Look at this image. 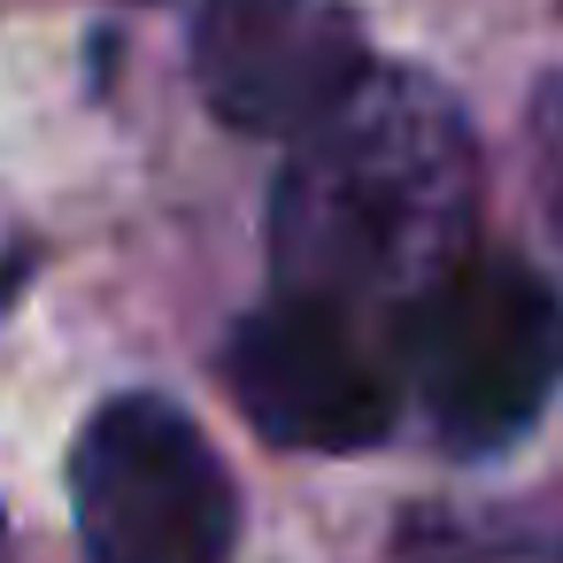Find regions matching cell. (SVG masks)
<instances>
[{
  "label": "cell",
  "mask_w": 563,
  "mask_h": 563,
  "mask_svg": "<svg viewBox=\"0 0 563 563\" xmlns=\"http://www.w3.org/2000/svg\"><path fill=\"white\" fill-rule=\"evenodd\" d=\"M471 209L478 155L455 101L432 78L371 70L286 155L271 194L278 294L401 309L471 247Z\"/></svg>",
  "instance_id": "obj_1"
},
{
  "label": "cell",
  "mask_w": 563,
  "mask_h": 563,
  "mask_svg": "<svg viewBox=\"0 0 563 563\" xmlns=\"http://www.w3.org/2000/svg\"><path fill=\"white\" fill-rule=\"evenodd\" d=\"M9 286H16V271H0V294H9Z\"/></svg>",
  "instance_id": "obj_7"
},
{
  "label": "cell",
  "mask_w": 563,
  "mask_h": 563,
  "mask_svg": "<svg viewBox=\"0 0 563 563\" xmlns=\"http://www.w3.org/2000/svg\"><path fill=\"white\" fill-rule=\"evenodd\" d=\"M555 232H563V124H555Z\"/></svg>",
  "instance_id": "obj_6"
},
{
  "label": "cell",
  "mask_w": 563,
  "mask_h": 563,
  "mask_svg": "<svg viewBox=\"0 0 563 563\" xmlns=\"http://www.w3.org/2000/svg\"><path fill=\"white\" fill-rule=\"evenodd\" d=\"M224 378L240 417L271 448L301 455L371 448L394 432L401 409V378L355 332V309L317 294H278L271 309H247L224 340Z\"/></svg>",
  "instance_id": "obj_4"
},
{
  "label": "cell",
  "mask_w": 563,
  "mask_h": 563,
  "mask_svg": "<svg viewBox=\"0 0 563 563\" xmlns=\"http://www.w3.org/2000/svg\"><path fill=\"white\" fill-rule=\"evenodd\" d=\"M194 78L232 132L301 140L371 78V47L347 0H201Z\"/></svg>",
  "instance_id": "obj_5"
},
{
  "label": "cell",
  "mask_w": 563,
  "mask_h": 563,
  "mask_svg": "<svg viewBox=\"0 0 563 563\" xmlns=\"http://www.w3.org/2000/svg\"><path fill=\"white\" fill-rule=\"evenodd\" d=\"M0 540H9V509H0Z\"/></svg>",
  "instance_id": "obj_8"
},
{
  "label": "cell",
  "mask_w": 563,
  "mask_h": 563,
  "mask_svg": "<svg viewBox=\"0 0 563 563\" xmlns=\"http://www.w3.org/2000/svg\"><path fill=\"white\" fill-rule=\"evenodd\" d=\"M70 509L86 563H224L240 494L209 432L163 394H117L70 448Z\"/></svg>",
  "instance_id": "obj_3"
},
{
  "label": "cell",
  "mask_w": 563,
  "mask_h": 563,
  "mask_svg": "<svg viewBox=\"0 0 563 563\" xmlns=\"http://www.w3.org/2000/svg\"><path fill=\"white\" fill-rule=\"evenodd\" d=\"M394 378L455 455H494L563 386V294L517 255L463 247L394 309Z\"/></svg>",
  "instance_id": "obj_2"
}]
</instances>
